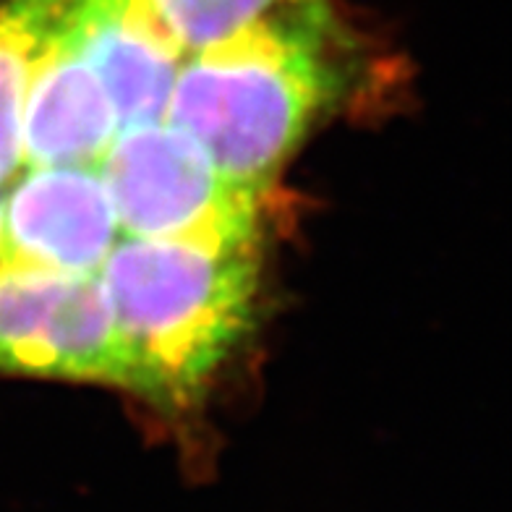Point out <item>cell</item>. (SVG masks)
<instances>
[{
  "mask_svg": "<svg viewBox=\"0 0 512 512\" xmlns=\"http://www.w3.org/2000/svg\"><path fill=\"white\" fill-rule=\"evenodd\" d=\"M335 37L330 3L317 0L194 50L176 71L165 123L189 134L225 181L262 196L340 95Z\"/></svg>",
  "mask_w": 512,
  "mask_h": 512,
  "instance_id": "1",
  "label": "cell"
},
{
  "mask_svg": "<svg viewBox=\"0 0 512 512\" xmlns=\"http://www.w3.org/2000/svg\"><path fill=\"white\" fill-rule=\"evenodd\" d=\"M259 267V243L123 238L110 249L97 275L157 405L194 403L254 327Z\"/></svg>",
  "mask_w": 512,
  "mask_h": 512,
  "instance_id": "2",
  "label": "cell"
},
{
  "mask_svg": "<svg viewBox=\"0 0 512 512\" xmlns=\"http://www.w3.org/2000/svg\"><path fill=\"white\" fill-rule=\"evenodd\" d=\"M128 238L259 243L262 196L225 181L168 123L121 128L95 165Z\"/></svg>",
  "mask_w": 512,
  "mask_h": 512,
  "instance_id": "3",
  "label": "cell"
},
{
  "mask_svg": "<svg viewBox=\"0 0 512 512\" xmlns=\"http://www.w3.org/2000/svg\"><path fill=\"white\" fill-rule=\"evenodd\" d=\"M0 371L115 384L155 403L100 277L0 262Z\"/></svg>",
  "mask_w": 512,
  "mask_h": 512,
  "instance_id": "4",
  "label": "cell"
},
{
  "mask_svg": "<svg viewBox=\"0 0 512 512\" xmlns=\"http://www.w3.org/2000/svg\"><path fill=\"white\" fill-rule=\"evenodd\" d=\"M115 230L95 168H32L0 207V262L100 277Z\"/></svg>",
  "mask_w": 512,
  "mask_h": 512,
  "instance_id": "5",
  "label": "cell"
},
{
  "mask_svg": "<svg viewBox=\"0 0 512 512\" xmlns=\"http://www.w3.org/2000/svg\"><path fill=\"white\" fill-rule=\"evenodd\" d=\"M118 134L100 76L45 8L21 108V157L27 168H95Z\"/></svg>",
  "mask_w": 512,
  "mask_h": 512,
  "instance_id": "6",
  "label": "cell"
},
{
  "mask_svg": "<svg viewBox=\"0 0 512 512\" xmlns=\"http://www.w3.org/2000/svg\"><path fill=\"white\" fill-rule=\"evenodd\" d=\"M48 0H0V186L19 168L21 108Z\"/></svg>",
  "mask_w": 512,
  "mask_h": 512,
  "instance_id": "7",
  "label": "cell"
},
{
  "mask_svg": "<svg viewBox=\"0 0 512 512\" xmlns=\"http://www.w3.org/2000/svg\"><path fill=\"white\" fill-rule=\"evenodd\" d=\"M309 3L317 0H149L183 50H202L230 40L259 21Z\"/></svg>",
  "mask_w": 512,
  "mask_h": 512,
  "instance_id": "8",
  "label": "cell"
},
{
  "mask_svg": "<svg viewBox=\"0 0 512 512\" xmlns=\"http://www.w3.org/2000/svg\"><path fill=\"white\" fill-rule=\"evenodd\" d=\"M0 207H3V202H0Z\"/></svg>",
  "mask_w": 512,
  "mask_h": 512,
  "instance_id": "9",
  "label": "cell"
}]
</instances>
